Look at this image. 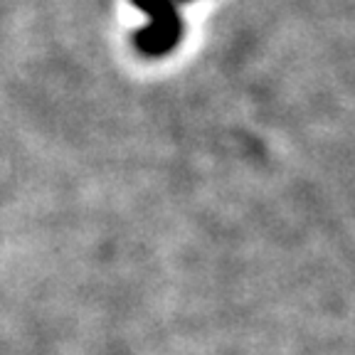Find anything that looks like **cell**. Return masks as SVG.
Returning a JSON list of instances; mask_svg holds the SVG:
<instances>
[{"label": "cell", "mask_w": 355, "mask_h": 355, "mask_svg": "<svg viewBox=\"0 0 355 355\" xmlns=\"http://www.w3.org/2000/svg\"><path fill=\"white\" fill-rule=\"evenodd\" d=\"M133 6L144 10L150 22L144 30L131 35L133 47L146 57H163L183 37V17L173 0H131Z\"/></svg>", "instance_id": "1"}, {"label": "cell", "mask_w": 355, "mask_h": 355, "mask_svg": "<svg viewBox=\"0 0 355 355\" xmlns=\"http://www.w3.org/2000/svg\"><path fill=\"white\" fill-rule=\"evenodd\" d=\"M173 3H190V0H173Z\"/></svg>", "instance_id": "2"}]
</instances>
